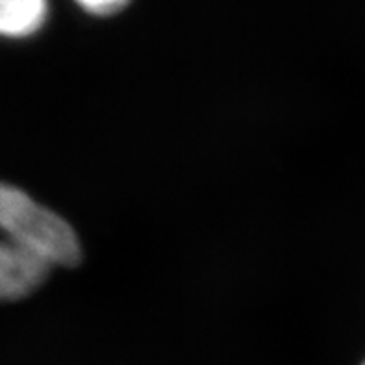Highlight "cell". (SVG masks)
<instances>
[{
	"instance_id": "cell-1",
	"label": "cell",
	"mask_w": 365,
	"mask_h": 365,
	"mask_svg": "<svg viewBox=\"0 0 365 365\" xmlns=\"http://www.w3.org/2000/svg\"><path fill=\"white\" fill-rule=\"evenodd\" d=\"M82 259L76 232L14 185L0 184V301L36 292L56 267Z\"/></svg>"
},
{
	"instance_id": "cell-2",
	"label": "cell",
	"mask_w": 365,
	"mask_h": 365,
	"mask_svg": "<svg viewBox=\"0 0 365 365\" xmlns=\"http://www.w3.org/2000/svg\"><path fill=\"white\" fill-rule=\"evenodd\" d=\"M46 11V0H0V36H32L45 23Z\"/></svg>"
},
{
	"instance_id": "cell-3",
	"label": "cell",
	"mask_w": 365,
	"mask_h": 365,
	"mask_svg": "<svg viewBox=\"0 0 365 365\" xmlns=\"http://www.w3.org/2000/svg\"><path fill=\"white\" fill-rule=\"evenodd\" d=\"M76 2L93 15H111L125 8L130 0H76Z\"/></svg>"
},
{
	"instance_id": "cell-4",
	"label": "cell",
	"mask_w": 365,
	"mask_h": 365,
	"mask_svg": "<svg viewBox=\"0 0 365 365\" xmlns=\"http://www.w3.org/2000/svg\"><path fill=\"white\" fill-rule=\"evenodd\" d=\"M364 365H365V364H364Z\"/></svg>"
}]
</instances>
